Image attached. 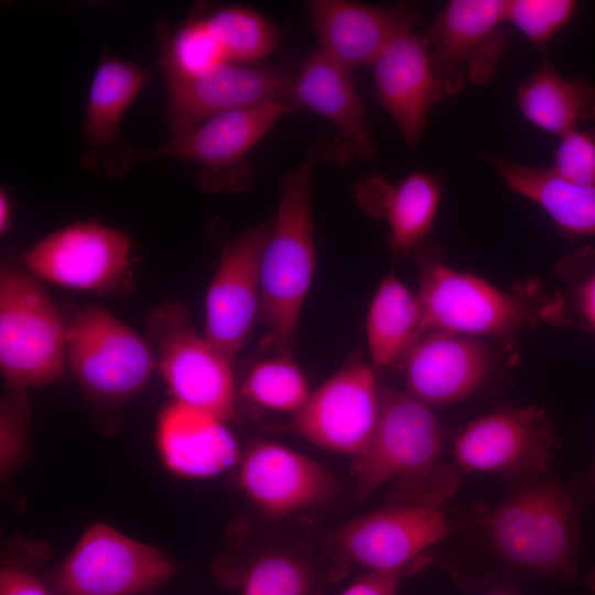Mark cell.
I'll return each instance as SVG.
<instances>
[{
	"label": "cell",
	"instance_id": "cell-1",
	"mask_svg": "<svg viewBox=\"0 0 595 595\" xmlns=\"http://www.w3.org/2000/svg\"><path fill=\"white\" fill-rule=\"evenodd\" d=\"M586 506L551 469L508 480L494 505L474 504L429 552L465 593L532 581L576 582Z\"/></svg>",
	"mask_w": 595,
	"mask_h": 595
},
{
	"label": "cell",
	"instance_id": "cell-2",
	"mask_svg": "<svg viewBox=\"0 0 595 595\" xmlns=\"http://www.w3.org/2000/svg\"><path fill=\"white\" fill-rule=\"evenodd\" d=\"M314 149L280 182L277 216L260 262V316L278 354L292 356L302 307L316 266L312 181Z\"/></svg>",
	"mask_w": 595,
	"mask_h": 595
},
{
	"label": "cell",
	"instance_id": "cell-3",
	"mask_svg": "<svg viewBox=\"0 0 595 595\" xmlns=\"http://www.w3.org/2000/svg\"><path fill=\"white\" fill-rule=\"evenodd\" d=\"M295 108L285 100H269L212 117L153 149L121 139L104 158L105 173L121 177L133 164L175 159L199 166L198 184L207 193L244 192L253 182L247 153Z\"/></svg>",
	"mask_w": 595,
	"mask_h": 595
},
{
	"label": "cell",
	"instance_id": "cell-4",
	"mask_svg": "<svg viewBox=\"0 0 595 595\" xmlns=\"http://www.w3.org/2000/svg\"><path fill=\"white\" fill-rule=\"evenodd\" d=\"M416 252L425 333L507 337L540 318L566 321L561 299L545 302L531 292H507L445 264L437 249L421 246Z\"/></svg>",
	"mask_w": 595,
	"mask_h": 595
},
{
	"label": "cell",
	"instance_id": "cell-5",
	"mask_svg": "<svg viewBox=\"0 0 595 595\" xmlns=\"http://www.w3.org/2000/svg\"><path fill=\"white\" fill-rule=\"evenodd\" d=\"M67 365L66 322L46 291L17 268H0V370L6 383L40 388Z\"/></svg>",
	"mask_w": 595,
	"mask_h": 595
},
{
	"label": "cell",
	"instance_id": "cell-6",
	"mask_svg": "<svg viewBox=\"0 0 595 595\" xmlns=\"http://www.w3.org/2000/svg\"><path fill=\"white\" fill-rule=\"evenodd\" d=\"M444 433L433 410L411 396L381 386V408L374 434L355 458V497L363 501L396 478L410 484L434 478L454 466L442 459Z\"/></svg>",
	"mask_w": 595,
	"mask_h": 595
},
{
	"label": "cell",
	"instance_id": "cell-7",
	"mask_svg": "<svg viewBox=\"0 0 595 595\" xmlns=\"http://www.w3.org/2000/svg\"><path fill=\"white\" fill-rule=\"evenodd\" d=\"M147 331L172 400L231 418L237 397L234 361L195 329L186 306L170 301L153 307Z\"/></svg>",
	"mask_w": 595,
	"mask_h": 595
},
{
	"label": "cell",
	"instance_id": "cell-8",
	"mask_svg": "<svg viewBox=\"0 0 595 595\" xmlns=\"http://www.w3.org/2000/svg\"><path fill=\"white\" fill-rule=\"evenodd\" d=\"M454 526L444 506L389 500L333 530L328 540L342 558L368 571L414 573L431 564L429 552Z\"/></svg>",
	"mask_w": 595,
	"mask_h": 595
},
{
	"label": "cell",
	"instance_id": "cell-9",
	"mask_svg": "<svg viewBox=\"0 0 595 595\" xmlns=\"http://www.w3.org/2000/svg\"><path fill=\"white\" fill-rule=\"evenodd\" d=\"M175 571L158 548L96 522L56 567L51 588L55 595H139L163 585Z\"/></svg>",
	"mask_w": 595,
	"mask_h": 595
},
{
	"label": "cell",
	"instance_id": "cell-10",
	"mask_svg": "<svg viewBox=\"0 0 595 595\" xmlns=\"http://www.w3.org/2000/svg\"><path fill=\"white\" fill-rule=\"evenodd\" d=\"M67 365L80 387L104 400H122L141 390L155 366L144 339L95 304L77 309L66 322Z\"/></svg>",
	"mask_w": 595,
	"mask_h": 595
},
{
	"label": "cell",
	"instance_id": "cell-11",
	"mask_svg": "<svg viewBox=\"0 0 595 595\" xmlns=\"http://www.w3.org/2000/svg\"><path fill=\"white\" fill-rule=\"evenodd\" d=\"M559 437L536 404L501 405L466 423L454 436L456 468L511 480L551 469Z\"/></svg>",
	"mask_w": 595,
	"mask_h": 595
},
{
	"label": "cell",
	"instance_id": "cell-12",
	"mask_svg": "<svg viewBox=\"0 0 595 595\" xmlns=\"http://www.w3.org/2000/svg\"><path fill=\"white\" fill-rule=\"evenodd\" d=\"M20 259L34 275L54 284L113 293L131 279L132 240L121 229L83 220L47 234Z\"/></svg>",
	"mask_w": 595,
	"mask_h": 595
},
{
	"label": "cell",
	"instance_id": "cell-13",
	"mask_svg": "<svg viewBox=\"0 0 595 595\" xmlns=\"http://www.w3.org/2000/svg\"><path fill=\"white\" fill-rule=\"evenodd\" d=\"M380 408L381 386L355 353L311 392L288 429L318 447L357 458L374 434Z\"/></svg>",
	"mask_w": 595,
	"mask_h": 595
},
{
	"label": "cell",
	"instance_id": "cell-14",
	"mask_svg": "<svg viewBox=\"0 0 595 595\" xmlns=\"http://www.w3.org/2000/svg\"><path fill=\"white\" fill-rule=\"evenodd\" d=\"M505 6L506 0H452L422 36L434 73L454 94L465 76L476 84L494 77L505 46Z\"/></svg>",
	"mask_w": 595,
	"mask_h": 595
},
{
	"label": "cell",
	"instance_id": "cell-15",
	"mask_svg": "<svg viewBox=\"0 0 595 595\" xmlns=\"http://www.w3.org/2000/svg\"><path fill=\"white\" fill-rule=\"evenodd\" d=\"M162 74L166 91L165 120L173 134L230 110L269 100L289 101L293 80V76L281 68L232 62L195 76Z\"/></svg>",
	"mask_w": 595,
	"mask_h": 595
},
{
	"label": "cell",
	"instance_id": "cell-16",
	"mask_svg": "<svg viewBox=\"0 0 595 595\" xmlns=\"http://www.w3.org/2000/svg\"><path fill=\"white\" fill-rule=\"evenodd\" d=\"M271 227L253 226L224 244L205 298V337L235 360L260 316V262Z\"/></svg>",
	"mask_w": 595,
	"mask_h": 595
},
{
	"label": "cell",
	"instance_id": "cell-17",
	"mask_svg": "<svg viewBox=\"0 0 595 595\" xmlns=\"http://www.w3.org/2000/svg\"><path fill=\"white\" fill-rule=\"evenodd\" d=\"M289 101L311 110L336 130V137L321 152L325 160L345 165L374 156L378 145L363 99L349 71L322 53L312 52L293 76Z\"/></svg>",
	"mask_w": 595,
	"mask_h": 595
},
{
	"label": "cell",
	"instance_id": "cell-18",
	"mask_svg": "<svg viewBox=\"0 0 595 595\" xmlns=\"http://www.w3.org/2000/svg\"><path fill=\"white\" fill-rule=\"evenodd\" d=\"M238 480L268 517H283L331 500L337 478L323 465L288 446L258 441L241 455Z\"/></svg>",
	"mask_w": 595,
	"mask_h": 595
},
{
	"label": "cell",
	"instance_id": "cell-19",
	"mask_svg": "<svg viewBox=\"0 0 595 595\" xmlns=\"http://www.w3.org/2000/svg\"><path fill=\"white\" fill-rule=\"evenodd\" d=\"M320 51L347 68L371 66L388 44L421 18L410 3L374 6L345 0L304 3Z\"/></svg>",
	"mask_w": 595,
	"mask_h": 595
},
{
	"label": "cell",
	"instance_id": "cell-20",
	"mask_svg": "<svg viewBox=\"0 0 595 595\" xmlns=\"http://www.w3.org/2000/svg\"><path fill=\"white\" fill-rule=\"evenodd\" d=\"M377 98L410 147L420 144L428 117L455 95L434 73L422 36L407 30L371 65Z\"/></svg>",
	"mask_w": 595,
	"mask_h": 595
},
{
	"label": "cell",
	"instance_id": "cell-21",
	"mask_svg": "<svg viewBox=\"0 0 595 595\" xmlns=\"http://www.w3.org/2000/svg\"><path fill=\"white\" fill-rule=\"evenodd\" d=\"M491 363V353L479 338L431 331L413 344L399 366L405 391L433 408L475 393Z\"/></svg>",
	"mask_w": 595,
	"mask_h": 595
},
{
	"label": "cell",
	"instance_id": "cell-22",
	"mask_svg": "<svg viewBox=\"0 0 595 595\" xmlns=\"http://www.w3.org/2000/svg\"><path fill=\"white\" fill-rule=\"evenodd\" d=\"M154 444L163 467L186 479L218 476L241 458L225 419L175 400L158 413Z\"/></svg>",
	"mask_w": 595,
	"mask_h": 595
},
{
	"label": "cell",
	"instance_id": "cell-23",
	"mask_svg": "<svg viewBox=\"0 0 595 595\" xmlns=\"http://www.w3.org/2000/svg\"><path fill=\"white\" fill-rule=\"evenodd\" d=\"M443 192L439 175L412 172L399 181L370 174L355 184L354 196L361 209L389 227L393 252L407 257L416 251L430 232Z\"/></svg>",
	"mask_w": 595,
	"mask_h": 595
},
{
	"label": "cell",
	"instance_id": "cell-24",
	"mask_svg": "<svg viewBox=\"0 0 595 595\" xmlns=\"http://www.w3.org/2000/svg\"><path fill=\"white\" fill-rule=\"evenodd\" d=\"M153 68L142 67L105 52L93 76L82 131V164L96 167L121 141L120 122Z\"/></svg>",
	"mask_w": 595,
	"mask_h": 595
},
{
	"label": "cell",
	"instance_id": "cell-25",
	"mask_svg": "<svg viewBox=\"0 0 595 595\" xmlns=\"http://www.w3.org/2000/svg\"><path fill=\"white\" fill-rule=\"evenodd\" d=\"M488 162L508 187L533 202L566 236H595V186L559 176L551 166H533L490 154Z\"/></svg>",
	"mask_w": 595,
	"mask_h": 595
},
{
	"label": "cell",
	"instance_id": "cell-26",
	"mask_svg": "<svg viewBox=\"0 0 595 595\" xmlns=\"http://www.w3.org/2000/svg\"><path fill=\"white\" fill-rule=\"evenodd\" d=\"M517 102L523 117L559 138L595 118V86L587 77H564L549 60L521 83Z\"/></svg>",
	"mask_w": 595,
	"mask_h": 595
},
{
	"label": "cell",
	"instance_id": "cell-27",
	"mask_svg": "<svg viewBox=\"0 0 595 595\" xmlns=\"http://www.w3.org/2000/svg\"><path fill=\"white\" fill-rule=\"evenodd\" d=\"M425 333L418 294L393 273L380 282L368 309L366 336L372 367L400 365Z\"/></svg>",
	"mask_w": 595,
	"mask_h": 595
},
{
	"label": "cell",
	"instance_id": "cell-28",
	"mask_svg": "<svg viewBox=\"0 0 595 595\" xmlns=\"http://www.w3.org/2000/svg\"><path fill=\"white\" fill-rule=\"evenodd\" d=\"M204 17L228 62L258 64L281 40L280 30L249 7L227 4Z\"/></svg>",
	"mask_w": 595,
	"mask_h": 595
},
{
	"label": "cell",
	"instance_id": "cell-29",
	"mask_svg": "<svg viewBox=\"0 0 595 595\" xmlns=\"http://www.w3.org/2000/svg\"><path fill=\"white\" fill-rule=\"evenodd\" d=\"M155 33L162 72L195 76L228 62L204 14H192L175 33L158 21Z\"/></svg>",
	"mask_w": 595,
	"mask_h": 595
},
{
	"label": "cell",
	"instance_id": "cell-30",
	"mask_svg": "<svg viewBox=\"0 0 595 595\" xmlns=\"http://www.w3.org/2000/svg\"><path fill=\"white\" fill-rule=\"evenodd\" d=\"M240 394L263 409L293 415L305 404L311 391L293 356L278 354L257 363L248 371Z\"/></svg>",
	"mask_w": 595,
	"mask_h": 595
},
{
	"label": "cell",
	"instance_id": "cell-31",
	"mask_svg": "<svg viewBox=\"0 0 595 595\" xmlns=\"http://www.w3.org/2000/svg\"><path fill=\"white\" fill-rule=\"evenodd\" d=\"M241 595H311L314 574L301 558L268 552L255 559L239 580Z\"/></svg>",
	"mask_w": 595,
	"mask_h": 595
},
{
	"label": "cell",
	"instance_id": "cell-32",
	"mask_svg": "<svg viewBox=\"0 0 595 595\" xmlns=\"http://www.w3.org/2000/svg\"><path fill=\"white\" fill-rule=\"evenodd\" d=\"M30 404L25 389L6 383L0 402V474L13 475L30 454Z\"/></svg>",
	"mask_w": 595,
	"mask_h": 595
},
{
	"label": "cell",
	"instance_id": "cell-33",
	"mask_svg": "<svg viewBox=\"0 0 595 595\" xmlns=\"http://www.w3.org/2000/svg\"><path fill=\"white\" fill-rule=\"evenodd\" d=\"M576 8L572 0H507L505 21L515 25L537 48L544 51L550 40L570 21Z\"/></svg>",
	"mask_w": 595,
	"mask_h": 595
},
{
	"label": "cell",
	"instance_id": "cell-34",
	"mask_svg": "<svg viewBox=\"0 0 595 595\" xmlns=\"http://www.w3.org/2000/svg\"><path fill=\"white\" fill-rule=\"evenodd\" d=\"M550 166L569 182L595 186V128H576L560 137Z\"/></svg>",
	"mask_w": 595,
	"mask_h": 595
},
{
	"label": "cell",
	"instance_id": "cell-35",
	"mask_svg": "<svg viewBox=\"0 0 595 595\" xmlns=\"http://www.w3.org/2000/svg\"><path fill=\"white\" fill-rule=\"evenodd\" d=\"M562 272L582 324L595 332V251L587 248L570 257L563 262Z\"/></svg>",
	"mask_w": 595,
	"mask_h": 595
},
{
	"label": "cell",
	"instance_id": "cell-36",
	"mask_svg": "<svg viewBox=\"0 0 595 595\" xmlns=\"http://www.w3.org/2000/svg\"><path fill=\"white\" fill-rule=\"evenodd\" d=\"M0 595H55L36 574L17 564H2Z\"/></svg>",
	"mask_w": 595,
	"mask_h": 595
},
{
	"label": "cell",
	"instance_id": "cell-37",
	"mask_svg": "<svg viewBox=\"0 0 595 595\" xmlns=\"http://www.w3.org/2000/svg\"><path fill=\"white\" fill-rule=\"evenodd\" d=\"M404 571H368L339 595H397Z\"/></svg>",
	"mask_w": 595,
	"mask_h": 595
},
{
	"label": "cell",
	"instance_id": "cell-38",
	"mask_svg": "<svg viewBox=\"0 0 595 595\" xmlns=\"http://www.w3.org/2000/svg\"><path fill=\"white\" fill-rule=\"evenodd\" d=\"M569 480L586 507L595 504V458L585 470Z\"/></svg>",
	"mask_w": 595,
	"mask_h": 595
},
{
	"label": "cell",
	"instance_id": "cell-39",
	"mask_svg": "<svg viewBox=\"0 0 595 595\" xmlns=\"http://www.w3.org/2000/svg\"><path fill=\"white\" fill-rule=\"evenodd\" d=\"M12 202L8 191L3 187L0 190V234L3 236L9 231L12 224Z\"/></svg>",
	"mask_w": 595,
	"mask_h": 595
},
{
	"label": "cell",
	"instance_id": "cell-40",
	"mask_svg": "<svg viewBox=\"0 0 595 595\" xmlns=\"http://www.w3.org/2000/svg\"><path fill=\"white\" fill-rule=\"evenodd\" d=\"M479 595H522L519 586L516 585H494L480 592Z\"/></svg>",
	"mask_w": 595,
	"mask_h": 595
},
{
	"label": "cell",
	"instance_id": "cell-41",
	"mask_svg": "<svg viewBox=\"0 0 595 595\" xmlns=\"http://www.w3.org/2000/svg\"><path fill=\"white\" fill-rule=\"evenodd\" d=\"M584 581L588 589L595 595V566H592L584 576Z\"/></svg>",
	"mask_w": 595,
	"mask_h": 595
}]
</instances>
